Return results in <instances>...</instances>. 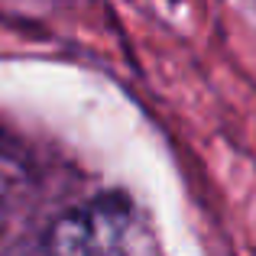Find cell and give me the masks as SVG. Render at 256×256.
I'll return each mask as SVG.
<instances>
[{"mask_svg": "<svg viewBox=\"0 0 256 256\" xmlns=\"http://www.w3.org/2000/svg\"><path fill=\"white\" fill-rule=\"evenodd\" d=\"M39 246L52 253H150L156 240L136 201L107 192L62 214Z\"/></svg>", "mask_w": 256, "mask_h": 256, "instance_id": "obj_1", "label": "cell"}]
</instances>
